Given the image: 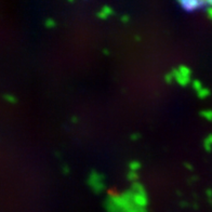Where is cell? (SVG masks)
<instances>
[{"instance_id":"cell-1","label":"cell","mask_w":212,"mask_h":212,"mask_svg":"<svg viewBox=\"0 0 212 212\" xmlns=\"http://www.w3.org/2000/svg\"><path fill=\"white\" fill-rule=\"evenodd\" d=\"M182 8L187 11H194V10L200 9V8L208 5L207 2H198V1H184V2H180Z\"/></svg>"},{"instance_id":"cell-2","label":"cell","mask_w":212,"mask_h":212,"mask_svg":"<svg viewBox=\"0 0 212 212\" xmlns=\"http://www.w3.org/2000/svg\"><path fill=\"white\" fill-rule=\"evenodd\" d=\"M181 73L184 77L189 79V75H191V70L187 68V67H184V66H181Z\"/></svg>"},{"instance_id":"cell-3","label":"cell","mask_w":212,"mask_h":212,"mask_svg":"<svg viewBox=\"0 0 212 212\" xmlns=\"http://www.w3.org/2000/svg\"><path fill=\"white\" fill-rule=\"evenodd\" d=\"M208 94H209V91L207 90V89H200L199 90V96L200 98H205V96H207Z\"/></svg>"},{"instance_id":"cell-4","label":"cell","mask_w":212,"mask_h":212,"mask_svg":"<svg viewBox=\"0 0 212 212\" xmlns=\"http://www.w3.org/2000/svg\"><path fill=\"white\" fill-rule=\"evenodd\" d=\"M203 115L205 117H207L208 119L212 120V112H203Z\"/></svg>"},{"instance_id":"cell-5","label":"cell","mask_w":212,"mask_h":212,"mask_svg":"<svg viewBox=\"0 0 212 212\" xmlns=\"http://www.w3.org/2000/svg\"><path fill=\"white\" fill-rule=\"evenodd\" d=\"M208 13H209L210 17L212 19V7L211 8H208Z\"/></svg>"}]
</instances>
